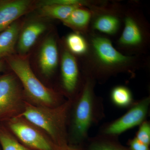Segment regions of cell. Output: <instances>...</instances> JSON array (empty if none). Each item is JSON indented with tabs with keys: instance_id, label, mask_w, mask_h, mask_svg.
I'll return each instance as SVG.
<instances>
[{
	"instance_id": "d6986e66",
	"label": "cell",
	"mask_w": 150,
	"mask_h": 150,
	"mask_svg": "<svg viewBox=\"0 0 150 150\" xmlns=\"http://www.w3.org/2000/svg\"><path fill=\"white\" fill-rule=\"evenodd\" d=\"M68 50L73 55H85L88 50L87 43L84 38L78 33H70L66 38Z\"/></svg>"
},
{
	"instance_id": "8fae6325",
	"label": "cell",
	"mask_w": 150,
	"mask_h": 150,
	"mask_svg": "<svg viewBox=\"0 0 150 150\" xmlns=\"http://www.w3.org/2000/svg\"><path fill=\"white\" fill-rule=\"evenodd\" d=\"M144 31L139 22L131 16H126L118 45L125 48H139L144 43Z\"/></svg>"
},
{
	"instance_id": "cb8c5ba5",
	"label": "cell",
	"mask_w": 150,
	"mask_h": 150,
	"mask_svg": "<svg viewBox=\"0 0 150 150\" xmlns=\"http://www.w3.org/2000/svg\"><path fill=\"white\" fill-rule=\"evenodd\" d=\"M55 150H82L79 146H72L66 144L58 146L56 145Z\"/></svg>"
},
{
	"instance_id": "2e32d148",
	"label": "cell",
	"mask_w": 150,
	"mask_h": 150,
	"mask_svg": "<svg viewBox=\"0 0 150 150\" xmlns=\"http://www.w3.org/2000/svg\"><path fill=\"white\" fill-rule=\"evenodd\" d=\"M120 22L118 17L110 13H105L99 15L94 21L93 28L99 32L113 35L118 31Z\"/></svg>"
},
{
	"instance_id": "52a82bcc",
	"label": "cell",
	"mask_w": 150,
	"mask_h": 150,
	"mask_svg": "<svg viewBox=\"0 0 150 150\" xmlns=\"http://www.w3.org/2000/svg\"><path fill=\"white\" fill-rule=\"evenodd\" d=\"M21 96V89L13 75L7 74L0 77V120L18 110Z\"/></svg>"
},
{
	"instance_id": "4fadbf2b",
	"label": "cell",
	"mask_w": 150,
	"mask_h": 150,
	"mask_svg": "<svg viewBox=\"0 0 150 150\" xmlns=\"http://www.w3.org/2000/svg\"><path fill=\"white\" fill-rule=\"evenodd\" d=\"M22 26L21 22L17 20L0 33V61L13 55Z\"/></svg>"
},
{
	"instance_id": "5bb4252c",
	"label": "cell",
	"mask_w": 150,
	"mask_h": 150,
	"mask_svg": "<svg viewBox=\"0 0 150 150\" xmlns=\"http://www.w3.org/2000/svg\"><path fill=\"white\" fill-rule=\"evenodd\" d=\"M118 138L98 134L89 137L79 146L82 150H130L119 142Z\"/></svg>"
},
{
	"instance_id": "30bf717a",
	"label": "cell",
	"mask_w": 150,
	"mask_h": 150,
	"mask_svg": "<svg viewBox=\"0 0 150 150\" xmlns=\"http://www.w3.org/2000/svg\"><path fill=\"white\" fill-rule=\"evenodd\" d=\"M59 51L54 37L49 36L43 42L39 52L38 64L43 75L49 76L53 74L59 64Z\"/></svg>"
},
{
	"instance_id": "277c9868",
	"label": "cell",
	"mask_w": 150,
	"mask_h": 150,
	"mask_svg": "<svg viewBox=\"0 0 150 150\" xmlns=\"http://www.w3.org/2000/svg\"><path fill=\"white\" fill-rule=\"evenodd\" d=\"M91 44L95 61L98 66L89 76L95 80L96 79H103L117 73L129 71L132 58L117 51L110 40L96 36L93 38Z\"/></svg>"
},
{
	"instance_id": "ac0fdd59",
	"label": "cell",
	"mask_w": 150,
	"mask_h": 150,
	"mask_svg": "<svg viewBox=\"0 0 150 150\" xmlns=\"http://www.w3.org/2000/svg\"><path fill=\"white\" fill-rule=\"evenodd\" d=\"M110 98L112 104L119 108H129L135 101L131 91L124 86L114 87L110 92Z\"/></svg>"
},
{
	"instance_id": "9a60e30c",
	"label": "cell",
	"mask_w": 150,
	"mask_h": 150,
	"mask_svg": "<svg viewBox=\"0 0 150 150\" xmlns=\"http://www.w3.org/2000/svg\"><path fill=\"white\" fill-rule=\"evenodd\" d=\"M81 6L45 5L38 7V13L41 17L57 19L62 21L66 19L75 9Z\"/></svg>"
},
{
	"instance_id": "7402d4cb",
	"label": "cell",
	"mask_w": 150,
	"mask_h": 150,
	"mask_svg": "<svg viewBox=\"0 0 150 150\" xmlns=\"http://www.w3.org/2000/svg\"><path fill=\"white\" fill-rule=\"evenodd\" d=\"M86 4V2L80 0H46L41 1L37 4V6L45 5H60L65 6H83Z\"/></svg>"
},
{
	"instance_id": "e0dca14e",
	"label": "cell",
	"mask_w": 150,
	"mask_h": 150,
	"mask_svg": "<svg viewBox=\"0 0 150 150\" xmlns=\"http://www.w3.org/2000/svg\"><path fill=\"white\" fill-rule=\"evenodd\" d=\"M91 18V13L89 11L80 7L75 9L69 16L62 22L68 27L81 30L87 27Z\"/></svg>"
},
{
	"instance_id": "ffe728a7",
	"label": "cell",
	"mask_w": 150,
	"mask_h": 150,
	"mask_svg": "<svg viewBox=\"0 0 150 150\" xmlns=\"http://www.w3.org/2000/svg\"><path fill=\"white\" fill-rule=\"evenodd\" d=\"M0 144L2 150H34L22 144L10 134L0 129Z\"/></svg>"
},
{
	"instance_id": "d4e9b609",
	"label": "cell",
	"mask_w": 150,
	"mask_h": 150,
	"mask_svg": "<svg viewBox=\"0 0 150 150\" xmlns=\"http://www.w3.org/2000/svg\"><path fill=\"white\" fill-rule=\"evenodd\" d=\"M4 69V64L2 61H0V72L3 71Z\"/></svg>"
},
{
	"instance_id": "8992f818",
	"label": "cell",
	"mask_w": 150,
	"mask_h": 150,
	"mask_svg": "<svg viewBox=\"0 0 150 150\" xmlns=\"http://www.w3.org/2000/svg\"><path fill=\"white\" fill-rule=\"evenodd\" d=\"M8 124L12 132L24 146L34 150H55L56 144L21 116L13 117Z\"/></svg>"
},
{
	"instance_id": "603a6c76",
	"label": "cell",
	"mask_w": 150,
	"mask_h": 150,
	"mask_svg": "<svg viewBox=\"0 0 150 150\" xmlns=\"http://www.w3.org/2000/svg\"><path fill=\"white\" fill-rule=\"evenodd\" d=\"M128 145L130 150H150L149 145L140 142L135 137L129 140Z\"/></svg>"
},
{
	"instance_id": "9c48e42d",
	"label": "cell",
	"mask_w": 150,
	"mask_h": 150,
	"mask_svg": "<svg viewBox=\"0 0 150 150\" xmlns=\"http://www.w3.org/2000/svg\"><path fill=\"white\" fill-rule=\"evenodd\" d=\"M36 7L30 0H0V33Z\"/></svg>"
},
{
	"instance_id": "ba28073f",
	"label": "cell",
	"mask_w": 150,
	"mask_h": 150,
	"mask_svg": "<svg viewBox=\"0 0 150 150\" xmlns=\"http://www.w3.org/2000/svg\"><path fill=\"white\" fill-rule=\"evenodd\" d=\"M61 77L62 87L67 94L73 96L79 94L83 86L76 60L69 50L63 52L61 61ZM85 80V79H84Z\"/></svg>"
},
{
	"instance_id": "5b68a950",
	"label": "cell",
	"mask_w": 150,
	"mask_h": 150,
	"mask_svg": "<svg viewBox=\"0 0 150 150\" xmlns=\"http://www.w3.org/2000/svg\"><path fill=\"white\" fill-rule=\"evenodd\" d=\"M150 105V96L135 101L124 115L103 125L100 130L99 134L118 137L119 135L127 130L140 126L146 120Z\"/></svg>"
},
{
	"instance_id": "44dd1931",
	"label": "cell",
	"mask_w": 150,
	"mask_h": 150,
	"mask_svg": "<svg viewBox=\"0 0 150 150\" xmlns=\"http://www.w3.org/2000/svg\"><path fill=\"white\" fill-rule=\"evenodd\" d=\"M135 137L142 143L150 146V123L149 121L146 120L140 125Z\"/></svg>"
},
{
	"instance_id": "7a4b0ae2",
	"label": "cell",
	"mask_w": 150,
	"mask_h": 150,
	"mask_svg": "<svg viewBox=\"0 0 150 150\" xmlns=\"http://www.w3.org/2000/svg\"><path fill=\"white\" fill-rule=\"evenodd\" d=\"M72 100H69L56 107L33 105L26 103L19 116L42 129L58 146L68 144V122Z\"/></svg>"
},
{
	"instance_id": "6da1fadb",
	"label": "cell",
	"mask_w": 150,
	"mask_h": 150,
	"mask_svg": "<svg viewBox=\"0 0 150 150\" xmlns=\"http://www.w3.org/2000/svg\"><path fill=\"white\" fill-rule=\"evenodd\" d=\"M84 76L81 89L74 100H71L72 117L68 144L72 146L82 144L89 138L91 128L99 123L105 116L102 98L97 96L94 91L95 80L91 77Z\"/></svg>"
},
{
	"instance_id": "7c38bea8",
	"label": "cell",
	"mask_w": 150,
	"mask_h": 150,
	"mask_svg": "<svg viewBox=\"0 0 150 150\" xmlns=\"http://www.w3.org/2000/svg\"><path fill=\"white\" fill-rule=\"evenodd\" d=\"M21 30L17 43L20 55H25L32 48L38 38L46 30V25L40 21L31 22Z\"/></svg>"
},
{
	"instance_id": "3957f363",
	"label": "cell",
	"mask_w": 150,
	"mask_h": 150,
	"mask_svg": "<svg viewBox=\"0 0 150 150\" xmlns=\"http://www.w3.org/2000/svg\"><path fill=\"white\" fill-rule=\"evenodd\" d=\"M8 64L18 78L28 99L37 105L56 107L64 103L59 93L45 86L33 71L28 56L12 55L8 57Z\"/></svg>"
}]
</instances>
